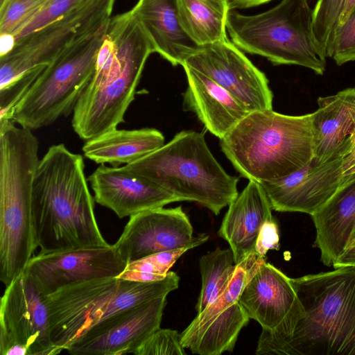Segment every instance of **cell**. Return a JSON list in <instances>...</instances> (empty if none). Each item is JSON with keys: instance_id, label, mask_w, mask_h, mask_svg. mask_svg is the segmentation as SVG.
<instances>
[{"instance_id": "6da1fadb", "label": "cell", "mask_w": 355, "mask_h": 355, "mask_svg": "<svg viewBox=\"0 0 355 355\" xmlns=\"http://www.w3.org/2000/svg\"><path fill=\"white\" fill-rule=\"evenodd\" d=\"M83 157L63 144L40 159L32 192L33 237L40 253L108 246L101 234Z\"/></svg>"}, {"instance_id": "7a4b0ae2", "label": "cell", "mask_w": 355, "mask_h": 355, "mask_svg": "<svg viewBox=\"0 0 355 355\" xmlns=\"http://www.w3.org/2000/svg\"><path fill=\"white\" fill-rule=\"evenodd\" d=\"M152 45L132 10L111 17L94 73L73 111L71 125L88 140L124 122Z\"/></svg>"}, {"instance_id": "3957f363", "label": "cell", "mask_w": 355, "mask_h": 355, "mask_svg": "<svg viewBox=\"0 0 355 355\" xmlns=\"http://www.w3.org/2000/svg\"><path fill=\"white\" fill-rule=\"evenodd\" d=\"M303 312L264 354L355 355V266L291 278Z\"/></svg>"}, {"instance_id": "277c9868", "label": "cell", "mask_w": 355, "mask_h": 355, "mask_svg": "<svg viewBox=\"0 0 355 355\" xmlns=\"http://www.w3.org/2000/svg\"><path fill=\"white\" fill-rule=\"evenodd\" d=\"M38 150L32 130L0 121V280L6 286L24 272L37 248L32 192Z\"/></svg>"}, {"instance_id": "5b68a950", "label": "cell", "mask_w": 355, "mask_h": 355, "mask_svg": "<svg viewBox=\"0 0 355 355\" xmlns=\"http://www.w3.org/2000/svg\"><path fill=\"white\" fill-rule=\"evenodd\" d=\"M311 116L252 112L220 139L221 150L242 177L259 183L280 180L313 159Z\"/></svg>"}, {"instance_id": "8992f818", "label": "cell", "mask_w": 355, "mask_h": 355, "mask_svg": "<svg viewBox=\"0 0 355 355\" xmlns=\"http://www.w3.org/2000/svg\"><path fill=\"white\" fill-rule=\"evenodd\" d=\"M124 166L179 201L196 202L216 215L239 194V178L225 171L204 134L196 131H181L162 147Z\"/></svg>"}, {"instance_id": "52a82bcc", "label": "cell", "mask_w": 355, "mask_h": 355, "mask_svg": "<svg viewBox=\"0 0 355 355\" xmlns=\"http://www.w3.org/2000/svg\"><path fill=\"white\" fill-rule=\"evenodd\" d=\"M180 277L169 271L159 281L141 282L103 277L64 286L44 296L52 343L67 350L79 338L130 308L166 296Z\"/></svg>"}, {"instance_id": "ba28073f", "label": "cell", "mask_w": 355, "mask_h": 355, "mask_svg": "<svg viewBox=\"0 0 355 355\" xmlns=\"http://www.w3.org/2000/svg\"><path fill=\"white\" fill-rule=\"evenodd\" d=\"M227 31L240 49L266 58L274 64H292L322 75L327 56L314 35L309 0H282L259 14L246 15L230 9Z\"/></svg>"}, {"instance_id": "9c48e42d", "label": "cell", "mask_w": 355, "mask_h": 355, "mask_svg": "<svg viewBox=\"0 0 355 355\" xmlns=\"http://www.w3.org/2000/svg\"><path fill=\"white\" fill-rule=\"evenodd\" d=\"M109 21L59 53L14 107L10 119L37 130L73 113L91 80Z\"/></svg>"}, {"instance_id": "30bf717a", "label": "cell", "mask_w": 355, "mask_h": 355, "mask_svg": "<svg viewBox=\"0 0 355 355\" xmlns=\"http://www.w3.org/2000/svg\"><path fill=\"white\" fill-rule=\"evenodd\" d=\"M115 0H87L58 19L14 42L0 55V87L98 30L111 18Z\"/></svg>"}, {"instance_id": "8fae6325", "label": "cell", "mask_w": 355, "mask_h": 355, "mask_svg": "<svg viewBox=\"0 0 355 355\" xmlns=\"http://www.w3.org/2000/svg\"><path fill=\"white\" fill-rule=\"evenodd\" d=\"M266 261L265 257L254 251L237 264L223 294L197 313L180 334L184 349L200 355H220L233 350L240 331L250 319L239 297L249 279Z\"/></svg>"}, {"instance_id": "7c38bea8", "label": "cell", "mask_w": 355, "mask_h": 355, "mask_svg": "<svg viewBox=\"0 0 355 355\" xmlns=\"http://www.w3.org/2000/svg\"><path fill=\"white\" fill-rule=\"evenodd\" d=\"M44 296L24 271L6 286L0 303L1 355H55Z\"/></svg>"}, {"instance_id": "4fadbf2b", "label": "cell", "mask_w": 355, "mask_h": 355, "mask_svg": "<svg viewBox=\"0 0 355 355\" xmlns=\"http://www.w3.org/2000/svg\"><path fill=\"white\" fill-rule=\"evenodd\" d=\"M184 65L215 81L250 112L272 109L273 95L266 75L228 39L200 46Z\"/></svg>"}, {"instance_id": "5bb4252c", "label": "cell", "mask_w": 355, "mask_h": 355, "mask_svg": "<svg viewBox=\"0 0 355 355\" xmlns=\"http://www.w3.org/2000/svg\"><path fill=\"white\" fill-rule=\"evenodd\" d=\"M127 263L114 245L39 253L24 272L46 296L70 284L103 277H118Z\"/></svg>"}, {"instance_id": "9a60e30c", "label": "cell", "mask_w": 355, "mask_h": 355, "mask_svg": "<svg viewBox=\"0 0 355 355\" xmlns=\"http://www.w3.org/2000/svg\"><path fill=\"white\" fill-rule=\"evenodd\" d=\"M208 239L205 234L193 236L192 225L181 206L163 207L130 216L114 245L128 264L158 252L197 247Z\"/></svg>"}, {"instance_id": "2e32d148", "label": "cell", "mask_w": 355, "mask_h": 355, "mask_svg": "<svg viewBox=\"0 0 355 355\" xmlns=\"http://www.w3.org/2000/svg\"><path fill=\"white\" fill-rule=\"evenodd\" d=\"M166 296L121 312L76 340L73 355H121L135 352L160 328Z\"/></svg>"}, {"instance_id": "e0dca14e", "label": "cell", "mask_w": 355, "mask_h": 355, "mask_svg": "<svg viewBox=\"0 0 355 355\" xmlns=\"http://www.w3.org/2000/svg\"><path fill=\"white\" fill-rule=\"evenodd\" d=\"M348 137L327 162L311 161L280 180L260 183L272 210L313 214L342 185L341 162Z\"/></svg>"}, {"instance_id": "ac0fdd59", "label": "cell", "mask_w": 355, "mask_h": 355, "mask_svg": "<svg viewBox=\"0 0 355 355\" xmlns=\"http://www.w3.org/2000/svg\"><path fill=\"white\" fill-rule=\"evenodd\" d=\"M239 302L262 329H293L303 312L291 278L266 261L249 279Z\"/></svg>"}, {"instance_id": "d6986e66", "label": "cell", "mask_w": 355, "mask_h": 355, "mask_svg": "<svg viewBox=\"0 0 355 355\" xmlns=\"http://www.w3.org/2000/svg\"><path fill=\"white\" fill-rule=\"evenodd\" d=\"M98 204L113 211L119 218L163 207L178 199L124 166H99L88 177Z\"/></svg>"}, {"instance_id": "ffe728a7", "label": "cell", "mask_w": 355, "mask_h": 355, "mask_svg": "<svg viewBox=\"0 0 355 355\" xmlns=\"http://www.w3.org/2000/svg\"><path fill=\"white\" fill-rule=\"evenodd\" d=\"M228 207L218 233L229 243L238 264L254 251L260 229L274 218L272 209L261 184L252 180Z\"/></svg>"}, {"instance_id": "44dd1931", "label": "cell", "mask_w": 355, "mask_h": 355, "mask_svg": "<svg viewBox=\"0 0 355 355\" xmlns=\"http://www.w3.org/2000/svg\"><path fill=\"white\" fill-rule=\"evenodd\" d=\"M152 45L172 65L183 66L200 47L183 29L177 0H138L131 9Z\"/></svg>"}, {"instance_id": "7402d4cb", "label": "cell", "mask_w": 355, "mask_h": 355, "mask_svg": "<svg viewBox=\"0 0 355 355\" xmlns=\"http://www.w3.org/2000/svg\"><path fill=\"white\" fill-rule=\"evenodd\" d=\"M183 68L188 82L184 105L208 131L221 139L250 112L207 76L186 65Z\"/></svg>"}, {"instance_id": "603a6c76", "label": "cell", "mask_w": 355, "mask_h": 355, "mask_svg": "<svg viewBox=\"0 0 355 355\" xmlns=\"http://www.w3.org/2000/svg\"><path fill=\"white\" fill-rule=\"evenodd\" d=\"M311 217L320 260L333 266L348 245L355 226V179L341 185Z\"/></svg>"}, {"instance_id": "cb8c5ba5", "label": "cell", "mask_w": 355, "mask_h": 355, "mask_svg": "<svg viewBox=\"0 0 355 355\" xmlns=\"http://www.w3.org/2000/svg\"><path fill=\"white\" fill-rule=\"evenodd\" d=\"M318 108L311 113L314 157L313 162L323 164L340 148L355 128V88L319 97Z\"/></svg>"}, {"instance_id": "d4e9b609", "label": "cell", "mask_w": 355, "mask_h": 355, "mask_svg": "<svg viewBox=\"0 0 355 355\" xmlns=\"http://www.w3.org/2000/svg\"><path fill=\"white\" fill-rule=\"evenodd\" d=\"M164 136L155 128L108 130L86 140L84 156L96 164L119 166L134 162L164 144Z\"/></svg>"}, {"instance_id": "484cf974", "label": "cell", "mask_w": 355, "mask_h": 355, "mask_svg": "<svg viewBox=\"0 0 355 355\" xmlns=\"http://www.w3.org/2000/svg\"><path fill=\"white\" fill-rule=\"evenodd\" d=\"M177 5L183 29L198 46L227 39L229 0H177Z\"/></svg>"}, {"instance_id": "4316f807", "label": "cell", "mask_w": 355, "mask_h": 355, "mask_svg": "<svg viewBox=\"0 0 355 355\" xmlns=\"http://www.w3.org/2000/svg\"><path fill=\"white\" fill-rule=\"evenodd\" d=\"M201 289L196 305L197 313L212 304L227 288L237 264L231 248L207 252L199 260Z\"/></svg>"}, {"instance_id": "83f0119b", "label": "cell", "mask_w": 355, "mask_h": 355, "mask_svg": "<svg viewBox=\"0 0 355 355\" xmlns=\"http://www.w3.org/2000/svg\"><path fill=\"white\" fill-rule=\"evenodd\" d=\"M345 1V0H318L313 8L314 35L326 56Z\"/></svg>"}, {"instance_id": "f1b7e54d", "label": "cell", "mask_w": 355, "mask_h": 355, "mask_svg": "<svg viewBox=\"0 0 355 355\" xmlns=\"http://www.w3.org/2000/svg\"><path fill=\"white\" fill-rule=\"evenodd\" d=\"M49 0H8L0 8V35L12 37Z\"/></svg>"}, {"instance_id": "f546056e", "label": "cell", "mask_w": 355, "mask_h": 355, "mask_svg": "<svg viewBox=\"0 0 355 355\" xmlns=\"http://www.w3.org/2000/svg\"><path fill=\"white\" fill-rule=\"evenodd\" d=\"M85 1L87 0H49L15 33L12 37L13 43L67 15Z\"/></svg>"}, {"instance_id": "4dcf8cb0", "label": "cell", "mask_w": 355, "mask_h": 355, "mask_svg": "<svg viewBox=\"0 0 355 355\" xmlns=\"http://www.w3.org/2000/svg\"><path fill=\"white\" fill-rule=\"evenodd\" d=\"M46 66L39 65L27 70L6 85L0 87V120L10 119L14 107Z\"/></svg>"}, {"instance_id": "1f68e13d", "label": "cell", "mask_w": 355, "mask_h": 355, "mask_svg": "<svg viewBox=\"0 0 355 355\" xmlns=\"http://www.w3.org/2000/svg\"><path fill=\"white\" fill-rule=\"evenodd\" d=\"M327 57L334 60L338 66L355 61V10L336 28Z\"/></svg>"}, {"instance_id": "d6a6232c", "label": "cell", "mask_w": 355, "mask_h": 355, "mask_svg": "<svg viewBox=\"0 0 355 355\" xmlns=\"http://www.w3.org/2000/svg\"><path fill=\"white\" fill-rule=\"evenodd\" d=\"M133 354L185 355L186 352L180 342V334L176 330L159 328Z\"/></svg>"}, {"instance_id": "836d02e7", "label": "cell", "mask_w": 355, "mask_h": 355, "mask_svg": "<svg viewBox=\"0 0 355 355\" xmlns=\"http://www.w3.org/2000/svg\"><path fill=\"white\" fill-rule=\"evenodd\" d=\"M196 248L188 245L164 251L141 258L127 264L125 270L166 275L176 261L187 251Z\"/></svg>"}, {"instance_id": "e575fe53", "label": "cell", "mask_w": 355, "mask_h": 355, "mask_svg": "<svg viewBox=\"0 0 355 355\" xmlns=\"http://www.w3.org/2000/svg\"><path fill=\"white\" fill-rule=\"evenodd\" d=\"M279 248V230L275 218L266 221L260 229L258 234L254 252L261 257H265L270 250Z\"/></svg>"}, {"instance_id": "d590c367", "label": "cell", "mask_w": 355, "mask_h": 355, "mask_svg": "<svg viewBox=\"0 0 355 355\" xmlns=\"http://www.w3.org/2000/svg\"><path fill=\"white\" fill-rule=\"evenodd\" d=\"M340 168L342 185L355 179V128L348 137Z\"/></svg>"}, {"instance_id": "8d00e7d4", "label": "cell", "mask_w": 355, "mask_h": 355, "mask_svg": "<svg viewBox=\"0 0 355 355\" xmlns=\"http://www.w3.org/2000/svg\"><path fill=\"white\" fill-rule=\"evenodd\" d=\"M345 266H355V241L347 245L333 267L338 268Z\"/></svg>"}, {"instance_id": "74e56055", "label": "cell", "mask_w": 355, "mask_h": 355, "mask_svg": "<svg viewBox=\"0 0 355 355\" xmlns=\"http://www.w3.org/2000/svg\"><path fill=\"white\" fill-rule=\"evenodd\" d=\"M272 0H229L231 9L248 8L266 3Z\"/></svg>"}, {"instance_id": "f35d334b", "label": "cell", "mask_w": 355, "mask_h": 355, "mask_svg": "<svg viewBox=\"0 0 355 355\" xmlns=\"http://www.w3.org/2000/svg\"><path fill=\"white\" fill-rule=\"evenodd\" d=\"M354 10L355 0H345L342 12L338 19V26L342 24L349 17V16Z\"/></svg>"}, {"instance_id": "ab89813d", "label": "cell", "mask_w": 355, "mask_h": 355, "mask_svg": "<svg viewBox=\"0 0 355 355\" xmlns=\"http://www.w3.org/2000/svg\"><path fill=\"white\" fill-rule=\"evenodd\" d=\"M354 241H355V226H354V229H353V231H352V234H351V236H350V237H349V240L348 245H349L350 243H353Z\"/></svg>"}, {"instance_id": "60d3db41", "label": "cell", "mask_w": 355, "mask_h": 355, "mask_svg": "<svg viewBox=\"0 0 355 355\" xmlns=\"http://www.w3.org/2000/svg\"><path fill=\"white\" fill-rule=\"evenodd\" d=\"M7 1L8 0H0V8H2L6 5Z\"/></svg>"}]
</instances>
